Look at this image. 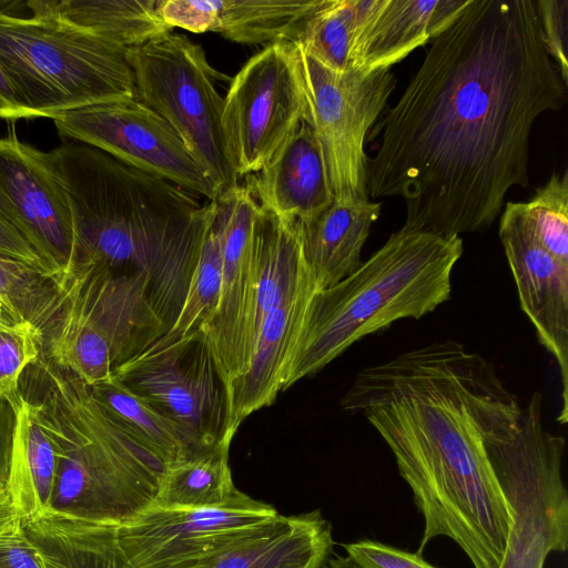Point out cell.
Returning a JSON list of instances; mask_svg holds the SVG:
<instances>
[{"instance_id": "cell-39", "label": "cell", "mask_w": 568, "mask_h": 568, "mask_svg": "<svg viewBox=\"0 0 568 568\" xmlns=\"http://www.w3.org/2000/svg\"><path fill=\"white\" fill-rule=\"evenodd\" d=\"M0 329L42 336L0 295Z\"/></svg>"}, {"instance_id": "cell-31", "label": "cell", "mask_w": 568, "mask_h": 568, "mask_svg": "<svg viewBox=\"0 0 568 568\" xmlns=\"http://www.w3.org/2000/svg\"><path fill=\"white\" fill-rule=\"evenodd\" d=\"M354 27L353 0H323L297 43L324 67L344 72L351 69Z\"/></svg>"}, {"instance_id": "cell-29", "label": "cell", "mask_w": 568, "mask_h": 568, "mask_svg": "<svg viewBox=\"0 0 568 568\" xmlns=\"http://www.w3.org/2000/svg\"><path fill=\"white\" fill-rule=\"evenodd\" d=\"M209 202L210 210L185 296L171 326L155 341L160 344L174 342L202 328L216 308L221 288L222 254L214 224L215 202Z\"/></svg>"}, {"instance_id": "cell-4", "label": "cell", "mask_w": 568, "mask_h": 568, "mask_svg": "<svg viewBox=\"0 0 568 568\" xmlns=\"http://www.w3.org/2000/svg\"><path fill=\"white\" fill-rule=\"evenodd\" d=\"M19 389L58 452L45 513L119 527L154 505L165 465L112 419L80 376L41 351Z\"/></svg>"}, {"instance_id": "cell-10", "label": "cell", "mask_w": 568, "mask_h": 568, "mask_svg": "<svg viewBox=\"0 0 568 568\" xmlns=\"http://www.w3.org/2000/svg\"><path fill=\"white\" fill-rule=\"evenodd\" d=\"M176 427L183 459L229 450V394L202 329L153 342L112 375Z\"/></svg>"}, {"instance_id": "cell-15", "label": "cell", "mask_w": 568, "mask_h": 568, "mask_svg": "<svg viewBox=\"0 0 568 568\" xmlns=\"http://www.w3.org/2000/svg\"><path fill=\"white\" fill-rule=\"evenodd\" d=\"M214 202L222 254L221 288L213 316L200 329L229 394L232 382L246 371L253 354V229L260 206L240 184L222 191Z\"/></svg>"}, {"instance_id": "cell-11", "label": "cell", "mask_w": 568, "mask_h": 568, "mask_svg": "<svg viewBox=\"0 0 568 568\" xmlns=\"http://www.w3.org/2000/svg\"><path fill=\"white\" fill-rule=\"evenodd\" d=\"M306 98L304 120L320 143L333 196L368 201L366 135L396 85L389 69L336 72L295 42Z\"/></svg>"}, {"instance_id": "cell-17", "label": "cell", "mask_w": 568, "mask_h": 568, "mask_svg": "<svg viewBox=\"0 0 568 568\" xmlns=\"http://www.w3.org/2000/svg\"><path fill=\"white\" fill-rule=\"evenodd\" d=\"M503 244L521 310L536 329L539 343L554 356L561 377L558 422L568 420V264L536 239L523 202L508 201L499 219Z\"/></svg>"}, {"instance_id": "cell-13", "label": "cell", "mask_w": 568, "mask_h": 568, "mask_svg": "<svg viewBox=\"0 0 568 568\" xmlns=\"http://www.w3.org/2000/svg\"><path fill=\"white\" fill-rule=\"evenodd\" d=\"M53 123L64 140L101 150L209 201L220 194L170 124L136 98L70 110Z\"/></svg>"}, {"instance_id": "cell-35", "label": "cell", "mask_w": 568, "mask_h": 568, "mask_svg": "<svg viewBox=\"0 0 568 568\" xmlns=\"http://www.w3.org/2000/svg\"><path fill=\"white\" fill-rule=\"evenodd\" d=\"M346 555L361 568H438L422 555L409 552L376 540L361 539L343 545Z\"/></svg>"}, {"instance_id": "cell-1", "label": "cell", "mask_w": 568, "mask_h": 568, "mask_svg": "<svg viewBox=\"0 0 568 568\" xmlns=\"http://www.w3.org/2000/svg\"><path fill=\"white\" fill-rule=\"evenodd\" d=\"M567 88L534 0H470L372 131L368 197H403L408 230L487 231L509 189L529 185L534 123Z\"/></svg>"}, {"instance_id": "cell-12", "label": "cell", "mask_w": 568, "mask_h": 568, "mask_svg": "<svg viewBox=\"0 0 568 568\" xmlns=\"http://www.w3.org/2000/svg\"><path fill=\"white\" fill-rule=\"evenodd\" d=\"M305 113L295 44H270L250 58L223 98L222 126L237 178L261 170Z\"/></svg>"}, {"instance_id": "cell-41", "label": "cell", "mask_w": 568, "mask_h": 568, "mask_svg": "<svg viewBox=\"0 0 568 568\" xmlns=\"http://www.w3.org/2000/svg\"><path fill=\"white\" fill-rule=\"evenodd\" d=\"M322 568H361L351 557L343 555L331 556Z\"/></svg>"}, {"instance_id": "cell-8", "label": "cell", "mask_w": 568, "mask_h": 568, "mask_svg": "<svg viewBox=\"0 0 568 568\" xmlns=\"http://www.w3.org/2000/svg\"><path fill=\"white\" fill-rule=\"evenodd\" d=\"M62 286V308L42 339V352L89 385L111 378L168 331L143 274L75 265Z\"/></svg>"}, {"instance_id": "cell-21", "label": "cell", "mask_w": 568, "mask_h": 568, "mask_svg": "<svg viewBox=\"0 0 568 568\" xmlns=\"http://www.w3.org/2000/svg\"><path fill=\"white\" fill-rule=\"evenodd\" d=\"M243 185L262 210L287 222L306 221L334 200L320 143L305 120Z\"/></svg>"}, {"instance_id": "cell-16", "label": "cell", "mask_w": 568, "mask_h": 568, "mask_svg": "<svg viewBox=\"0 0 568 568\" xmlns=\"http://www.w3.org/2000/svg\"><path fill=\"white\" fill-rule=\"evenodd\" d=\"M41 152L21 142L16 123H8L0 138V209L62 280L73 256L72 214Z\"/></svg>"}, {"instance_id": "cell-2", "label": "cell", "mask_w": 568, "mask_h": 568, "mask_svg": "<svg viewBox=\"0 0 568 568\" xmlns=\"http://www.w3.org/2000/svg\"><path fill=\"white\" fill-rule=\"evenodd\" d=\"M508 389L494 365L455 341L434 342L359 371L341 399L394 455L424 530L417 554L448 537L474 568H499L511 516L483 436Z\"/></svg>"}, {"instance_id": "cell-25", "label": "cell", "mask_w": 568, "mask_h": 568, "mask_svg": "<svg viewBox=\"0 0 568 568\" xmlns=\"http://www.w3.org/2000/svg\"><path fill=\"white\" fill-rule=\"evenodd\" d=\"M27 3L125 49L172 30L159 13L160 0H31Z\"/></svg>"}, {"instance_id": "cell-22", "label": "cell", "mask_w": 568, "mask_h": 568, "mask_svg": "<svg viewBox=\"0 0 568 568\" xmlns=\"http://www.w3.org/2000/svg\"><path fill=\"white\" fill-rule=\"evenodd\" d=\"M333 545L332 525L320 509L278 514L196 568H322Z\"/></svg>"}, {"instance_id": "cell-36", "label": "cell", "mask_w": 568, "mask_h": 568, "mask_svg": "<svg viewBox=\"0 0 568 568\" xmlns=\"http://www.w3.org/2000/svg\"><path fill=\"white\" fill-rule=\"evenodd\" d=\"M0 568H44L22 521L0 532Z\"/></svg>"}, {"instance_id": "cell-19", "label": "cell", "mask_w": 568, "mask_h": 568, "mask_svg": "<svg viewBox=\"0 0 568 568\" xmlns=\"http://www.w3.org/2000/svg\"><path fill=\"white\" fill-rule=\"evenodd\" d=\"M317 291L315 278L306 267L264 321L246 371L229 389L232 437L247 416L270 406L282 392L287 363Z\"/></svg>"}, {"instance_id": "cell-6", "label": "cell", "mask_w": 568, "mask_h": 568, "mask_svg": "<svg viewBox=\"0 0 568 568\" xmlns=\"http://www.w3.org/2000/svg\"><path fill=\"white\" fill-rule=\"evenodd\" d=\"M135 98L126 49L30 7L0 1V119H51Z\"/></svg>"}, {"instance_id": "cell-32", "label": "cell", "mask_w": 568, "mask_h": 568, "mask_svg": "<svg viewBox=\"0 0 568 568\" xmlns=\"http://www.w3.org/2000/svg\"><path fill=\"white\" fill-rule=\"evenodd\" d=\"M523 210L539 243L568 264V171L554 173L529 201L523 202Z\"/></svg>"}, {"instance_id": "cell-30", "label": "cell", "mask_w": 568, "mask_h": 568, "mask_svg": "<svg viewBox=\"0 0 568 568\" xmlns=\"http://www.w3.org/2000/svg\"><path fill=\"white\" fill-rule=\"evenodd\" d=\"M0 295L43 337L59 318L62 280L0 254Z\"/></svg>"}, {"instance_id": "cell-3", "label": "cell", "mask_w": 568, "mask_h": 568, "mask_svg": "<svg viewBox=\"0 0 568 568\" xmlns=\"http://www.w3.org/2000/svg\"><path fill=\"white\" fill-rule=\"evenodd\" d=\"M41 155L70 205V268L98 264L148 276L170 327L196 262L210 202L201 205L194 193L83 143L64 142Z\"/></svg>"}, {"instance_id": "cell-24", "label": "cell", "mask_w": 568, "mask_h": 568, "mask_svg": "<svg viewBox=\"0 0 568 568\" xmlns=\"http://www.w3.org/2000/svg\"><path fill=\"white\" fill-rule=\"evenodd\" d=\"M44 568H132L116 527L44 513L22 521Z\"/></svg>"}, {"instance_id": "cell-28", "label": "cell", "mask_w": 568, "mask_h": 568, "mask_svg": "<svg viewBox=\"0 0 568 568\" xmlns=\"http://www.w3.org/2000/svg\"><path fill=\"white\" fill-rule=\"evenodd\" d=\"M89 386L112 419L165 466L183 459L184 446L176 427L144 398L114 377Z\"/></svg>"}, {"instance_id": "cell-14", "label": "cell", "mask_w": 568, "mask_h": 568, "mask_svg": "<svg viewBox=\"0 0 568 568\" xmlns=\"http://www.w3.org/2000/svg\"><path fill=\"white\" fill-rule=\"evenodd\" d=\"M277 515L273 506L242 493L221 507L152 506L116 527V538L132 568H196Z\"/></svg>"}, {"instance_id": "cell-40", "label": "cell", "mask_w": 568, "mask_h": 568, "mask_svg": "<svg viewBox=\"0 0 568 568\" xmlns=\"http://www.w3.org/2000/svg\"><path fill=\"white\" fill-rule=\"evenodd\" d=\"M20 514L7 486H0V532L20 524Z\"/></svg>"}, {"instance_id": "cell-18", "label": "cell", "mask_w": 568, "mask_h": 568, "mask_svg": "<svg viewBox=\"0 0 568 568\" xmlns=\"http://www.w3.org/2000/svg\"><path fill=\"white\" fill-rule=\"evenodd\" d=\"M470 0H353L351 69H389L445 31Z\"/></svg>"}, {"instance_id": "cell-26", "label": "cell", "mask_w": 568, "mask_h": 568, "mask_svg": "<svg viewBox=\"0 0 568 568\" xmlns=\"http://www.w3.org/2000/svg\"><path fill=\"white\" fill-rule=\"evenodd\" d=\"M58 464L53 439L21 396L7 487L22 521L48 510L55 488Z\"/></svg>"}, {"instance_id": "cell-5", "label": "cell", "mask_w": 568, "mask_h": 568, "mask_svg": "<svg viewBox=\"0 0 568 568\" xmlns=\"http://www.w3.org/2000/svg\"><path fill=\"white\" fill-rule=\"evenodd\" d=\"M460 236L400 227L349 276L314 295L287 363L282 390L352 344L402 318H420L450 297Z\"/></svg>"}, {"instance_id": "cell-20", "label": "cell", "mask_w": 568, "mask_h": 568, "mask_svg": "<svg viewBox=\"0 0 568 568\" xmlns=\"http://www.w3.org/2000/svg\"><path fill=\"white\" fill-rule=\"evenodd\" d=\"M323 0H160L159 13L171 28L216 32L241 44L301 40L308 18Z\"/></svg>"}, {"instance_id": "cell-33", "label": "cell", "mask_w": 568, "mask_h": 568, "mask_svg": "<svg viewBox=\"0 0 568 568\" xmlns=\"http://www.w3.org/2000/svg\"><path fill=\"white\" fill-rule=\"evenodd\" d=\"M42 351V338L37 334L0 329V395L18 400L19 381L23 371Z\"/></svg>"}, {"instance_id": "cell-9", "label": "cell", "mask_w": 568, "mask_h": 568, "mask_svg": "<svg viewBox=\"0 0 568 568\" xmlns=\"http://www.w3.org/2000/svg\"><path fill=\"white\" fill-rule=\"evenodd\" d=\"M126 60L135 98L170 124L220 193L239 184L222 126L217 72L202 47L170 32L126 49Z\"/></svg>"}, {"instance_id": "cell-23", "label": "cell", "mask_w": 568, "mask_h": 568, "mask_svg": "<svg viewBox=\"0 0 568 568\" xmlns=\"http://www.w3.org/2000/svg\"><path fill=\"white\" fill-rule=\"evenodd\" d=\"M381 203L333 200L311 219L297 222L302 252L318 291L334 286L363 263L361 253Z\"/></svg>"}, {"instance_id": "cell-37", "label": "cell", "mask_w": 568, "mask_h": 568, "mask_svg": "<svg viewBox=\"0 0 568 568\" xmlns=\"http://www.w3.org/2000/svg\"><path fill=\"white\" fill-rule=\"evenodd\" d=\"M0 254L54 275L39 253L0 209ZM57 276V275H55ZM60 278V277H59Z\"/></svg>"}, {"instance_id": "cell-34", "label": "cell", "mask_w": 568, "mask_h": 568, "mask_svg": "<svg viewBox=\"0 0 568 568\" xmlns=\"http://www.w3.org/2000/svg\"><path fill=\"white\" fill-rule=\"evenodd\" d=\"M542 42L568 87V0L535 1Z\"/></svg>"}, {"instance_id": "cell-27", "label": "cell", "mask_w": 568, "mask_h": 568, "mask_svg": "<svg viewBox=\"0 0 568 568\" xmlns=\"http://www.w3.org/2000/svg\"><path fill=\"white\" fill-rule=\"evenodd\" d=\"M241 494L232 479L229 450H219L165 466L153 506L179 509L221 507Z\"/></svg>"}, {"instance_id": "cell-7", "label": "cell", "mask_w": 568, "mask_h": 568, "mask_svg": "<svg viewBox=\"0 0 568 568\" xmlns=\"http://www.w3.org/2000/svg\"><path fill=\"white\" fill-rule=\"evenodd\" d=\"M483 436L511 516L499 568H544L550 552L568 547L565 439L545 429L539 393L520 407L509 390L491 406Z\"/></svg>"}, {"instance_id": "cell-38", "label": "cell", "mask_w": 568, "mask_h": 568, "mask_svg": "<svg viewBox=\"0 0 568 568\" xmlns=\"http://www.w3.org/2000/svg\"><path fill=\"white\" fill-rule=\"evenodd\" d=\"M20 400L0 395V486L8 485Z\"/></svg>"}]
</instances>
